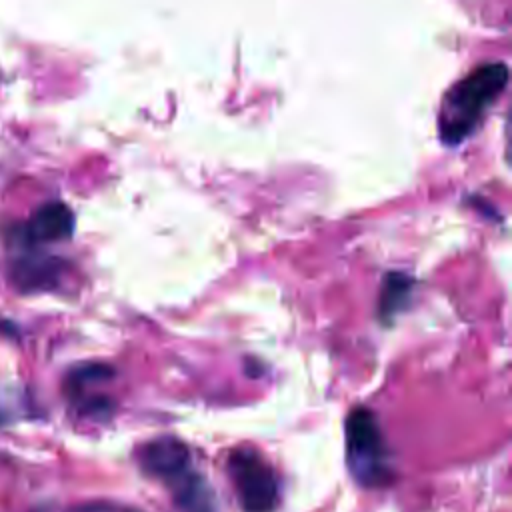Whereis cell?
Masks as SVG:
<instances>
[{
  "instance_id": "cell-3",
  "label": "cell",
  "mask_w": 512,
  "mask_h": 512,
  "mask_svg": "<svg viewBox=\"0 0 512 512\" xmlns=\"http://www.w3.org/2000/svg\"><path fill=\"white\" fill-rule=\"evenodd\" d=\"M228 472L244 512H274L280 504L276 470L250 448H236L228 456Z\"/></svg>"
},
{
  "instance_id": "cell-7",
  "label": "cell",
  "mask_w": 512,
  "mask_h": 512,
  "mask_svg": "<svg viewBox=\"0 0 512 512\" xmlns=\"http://www.w3.org/2000/svg\"><path fill=\"white\" fill-rule=\"evenodd\" d=\"M58 266L54 260L36 258V260H20L12 268V278L22 290H40L44 286L56 284Z\"/></svg>"
},
{
  "instance_id": "cell-4",
  "label": "cell",
  "mask_w": 512,
  "mask_h": 512,
  "mask_svg": "<svg viewBox=\"0 0 512 512\" xmlns=\"http://www.w3.org/2000/svg\"><path fill=\"white\" fill-rule=\"evenodd\" d=\"M140 466L146 474L172 484L190 470V452L184 442L172 436L150 440L140 450Z\"/></svg>"
},
{
  "instance_id": "cell-1",
  "label": "cell",
  "mask_w": 512,
  "mask_h": 512,
  "mask_svg": "<svg viewBox=\"0 0 512 512\" xmlns=\"http://www.w3.org/2000/svg\"><path fill=\"white\" fill-rule=\"evenodd\" d=\"M508 82L504 62H486L458 80L444 96L438 114V134L444 144H460L480 124Z\"/></svg>"
},
{
  "instance_id": "cell-8",
  "label": "cell",
  "mask_w": 512,
  "mask_h": 512,
  "mask_svg": "<svg viewBox=\"0 0 512 512\" xmlns=\"http://www.w3.org/2000/svg\"><path fill=\"white\" fill-rule=\"evenodd\" d=\"M410 290H412V280L406 274H388L382 286L380 310L386 316H392L408 300Z\"/></svg>"
},
{
  "instance_id": "cell-5",
  "label": "cell",
  "mask_w": 512,
  "mask_h": 512,
  "mask_svg": "<svg viewBox=\"0 0 512 512\" xmlns=\"http://www.w3.org/2000/svg\"><path fill=\"white\" fill-rule=\"evenodd\" d=\"M24 232L30 242L66 240L74 232V214L62 202H48L32 214Z\"/></svg>"
},
{
  "instance_id": "cell-2",
  "label": "cell",
  "mask_w": 512,
  "mask_h": 512,
  "mask_svg": "<svg viewBox=\"0 0 512 512\" xmlns=\"http://www.w3.org/2000/svg\"><path fill=\"white\" fill-rule=\"evenodd\" d=\"M346 460L360 486L380 488L392 482L394 472L380 424L368 408H354L346 420Z\"/></svg>"
},
{
  "instance_id": "cell-6",
  "label": "cell",
  "mask_w": 512,
  "mask_h": 512,
  "mask_svg": "<svg viewBox=\"0 0 512 512\" xmlns=\"http://www.w3.org/2000/svg\"><path fill=\"white\" fill-rule=\"evenodd\" d=\"M174 490V500L182 512H216L210 486L194 470L168 484Z\"/></svg>"
}]
</instances>
